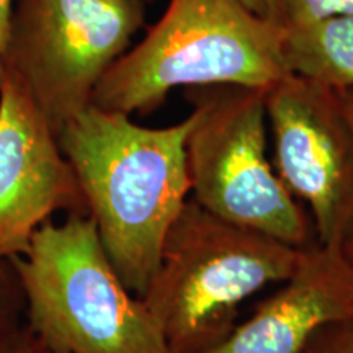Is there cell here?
<instances>
[{
  "mask_svg": "<svg viewBox=\"0 0 353 353\" xmlns=\"http://www.w3.org/2000/svg\"><path fill=\"white\" fill-rule=\"evenodd\" d=\"M286 26L241 0H170L144 39L112 64L92 105L130 117L180 87L268 88L290 76Z\"/></svg>",
  "mask_w": 353,
  "mask_h": 353,
  "instance_id": "7a4b0ae2",
  "label": "cell"
},
{
  "mask_svg": "<svg viewBox=\"0 0 353 353\" xmlns=\"http://www.w3.org/2000/svg\"><path fill=\"white\" fill-rule=\"evenodd\" d=\"M353 15V0H285V26Z\"/></svg>",
  "mask_w": 353,
  "mask_h": 353,
  "instance_id": "7c38bea8",
  "label": "cell"
},
{
  "mask_svg": "<svg viewBox=\"0 0 353 353\" xmlns=\"http://www.w3.org/2000/svg\"><path fill=\"white\" fill-rule=\"evenodd\" d=\"M273 167L312 214L319 245L353 229V132L334 90L290 74L267 90Z\"/></svg>",
  "mask_w": 353,
  "mask_h": 353,
  "instance_id": "52a82bcc",
  "label": "cell"
},
{
  "mask_svg": "<svg viewBox=\"0 0 353 353\" xmlns=\"http://www.w3.org/2000/svg\"><path fill=\"white\" fill-rule=\"evenodd\" d=\"M0 353H57L34 335L28 325L21 324L0 341Z\"/></svg>",
  "mask_w": 353,
  "mask_h": 353,
  "instance_id": "5bb4252c",
  "label": "cell"
},
{
  "mask_svg": "<svg viewBox=\"0 0 353 353\" xmlns=\"http://www.w3.org/2000/svg\"><path fill=\"white\" fill-rule=\"evenodd\" d=\"M193 123L195 113L175 125L148 128L88 105L56 132L105 254L138 298L188 201L187 138Z\"/></svg>",
  "mask_w": 353,
  "mask_h": 353,
  "instance_id": "6da1fadb",
  "label": "cell"
},
{
  "mask_svg": "<svg viewBox=\"0 0 353 353\" xmlns=\"http://www.w3.org/2000/svg\"><path fill=\"white\" fill-rule=\"evenodd\" d=\"M335 94H337V97H339L342 112H343V114H345V120L353 132V90H341V92H335ZM342 252L353 267V229H352V232L348 234L345 242H343Z\"/></svg>",
  "mask_w": 353,
  "mask_h": 353,
  "instance_id": "2e32d148",
  "label": "cell"
},
{
  "mask_svg": "<svg viewBox=\"0 0 353 353\" xmlns=\"http://www.w3.org/2000/svg\"><path fill=\"white\" fill-rule=\"evenodd\" d=\"M28 329L57 353H170L143 299L105 254L94 219L48 221L23 255L8 260Z\"/></svg>",
  "mask_w": 353,
  "mask_h": 353,
  "instance_id": "277c9868",
  "label": "cell"
},
{
  "mask_svg": "<svg viewBox=\"0 0 353 353\" xmlns=\"http://www.w3.org/2000/svg\"><path fill=\"white\" fill-rule=\"evenodd\" d=\"M12 8H13V0H0V61H2L3 48H6L8 21H10Z\"/></svg>",
  "mask_w": 353,
  "mask_h": 353,
  "instance_id": "e0dca14e",
  "label": "cell"
},
{
  "mask_svg": "<svg viewBox=\"0 0 353 353\" xmlns=\"http://www.w3.org/2000/svg\"><path fill=\"white\" fill-rule=\"evenodd\" d=\"M241 2L263 19L285 26V0H241Z\"/></svg>",
  "mask_w": 353,
  "mask_h": 353,
  "instance_id": "9a60e30c",
  "label": "cell"
},
{
  "mask_svg": "<svg viewBox=\"0 0 353 353\" xmlns=\"http://www.w3.org/2000/svg\"><path fill=\"white\" fill-rule=\"evenodd\" d=\"M303 353H353V317L322 325Z\"/></svg>",
  "mask_w": 353,
  "mask_h": 353,
  "instance_id": "4fadbf2b",
  "label": "cell"
},
{
  "mask_svg": "<svg viewBox=\"0 0 353 353\" xmlns=\"http://www.w3.org/2000/svg\"><path fill=\"white\" fill-rule=\"evenodd\" d=\"M306 250L221 219L190 198L141 299L170 353H203L232 332L247 298L288 280Z\"/></svg>",
  "mask_w": 353,
  "mask_h": 353,
  "instance_id": "3957f363",
  "label": "cell"
},
{
  "mask_svg": "<svg viewBox=\"0 0 353 353\" xmlns=\"http://www.w3.org/2000/svg\"><path fill=\"white\" fill-rule=\"evenodd\" d=\"M88 214L51 123L13 74L0 69V260L23 255L54 213Z\"/></svg>",
  "mask_w": 353,
  "mask_h": 353,
  "instance_id": "ba28073f",
  "label": "cell"
},
{
  "mask_svg": "<svg viewBox=\"0 0 353 353\" xmlns=\"http://www.w3.org/2000/svg\"><path fill=\"white\" fill-rule=\"evenodd\" d=\"M25 299L8 260H0V341L23 324Z\"/></svg>",
  "mask_w": 353,
  "mask_h": 353,
  "instance_id": "8fae6325",
  "label": "cell"
},
{
  "mask_svg": "<svg viewBox=\"0 0 353 353\" xmlns=\"http://www.w3.org/2000/svg\"><path fill=\"white\" fill-rule=\"evenodd\" d=\"M285 57L290 74L334 92L353 90V15L286 26Z\"/></svg>",
  "mask_w": 353,
  "mask_h": 353,
  "instance_id": "30bf717a",
  "label": "cell"
},
{
  "mask_svg": "<svg viewBox=\"0 0 353 353\" xmlns=\"http://www.w3.org/2000/svg\"><path fill=\"white\" fill-rule=\"evenodd\" d=\"M281 288L203 353H303L322 325L353 317V267L342 245H312Z\"/></svg>",
  "mask_w": 353,
  "mask_h": 353,
  "instance_id": "9c48e42d",
  "label": "cell"
},
{
  "mask_svg": "<svg viewBox=\"0 0 353 353\" xmlns=\"http://www.w3.org/2000/svg\"><path fill=\"white\" fill-rule=\"evenodd\" d=\"M144 23L141 0H13L0 69L57 132L88 105Z\"/></svg>",
  "mask_w": 353,
  "mask_h": 353,
  "instance_id": "8992f818",
  "label": "cell"
},
{
  "mask_svg": "<svg viewBox=\"0 0 353 353\" xmlns=\"http://www.w3.org/2000/svg\"><path fill=\"white\" fill-rule=\"evenodd\" d=\"M193 113L187 138L192 200L296 249L316 245L306 211L267 156V90L234 88L200 101Z\"/></svg>",
  "mask_w": 353,
  "mask_h": 353,
  "instance_id": "5b68a950",
  "label": "cell"
}]
</instances>
